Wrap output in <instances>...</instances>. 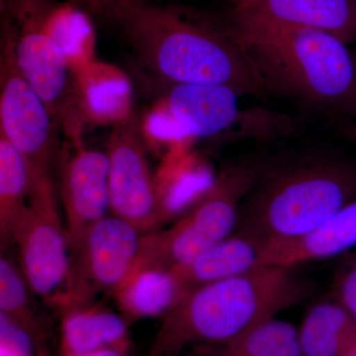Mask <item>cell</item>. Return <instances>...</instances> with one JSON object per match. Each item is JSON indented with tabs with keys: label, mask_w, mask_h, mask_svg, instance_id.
I'll list each match as a JSON object with an SVG mask.
<instances>
[{
	"label": "cell",
	"mask_w": 356,
	"mask_h": 356,
	"mask_svg": "<svg viewBox=\"0 0 356 356\" xmlns=\"http://www.w3.org/2000/svg\"><path fill=\"white\" fill-rule=\"evenodd\" d=\"M60 130L46 105L20 72L13 43L1 31L0 48V134L23 159L31 193H56L51 163Z\"/></svg>",
	"instance_id": "7"
},
{
	"label": "cell",
	"mask_w": 356,
	"mask_h": 356,
	"mask_svg": "<svg viewBox=\"0 0 356 356\" xmlns=\"http://www.w3.org/2000/svg\"><path fill=\"white\" fill-rule=\"evenodd\" d=\"M60 166V195L72 252L93 225L110 215L106 152L72 144Z\"/></svg>",
	"instance_id": "11"
},
{
	"label": "cell",
	"mask_w": 356,
	"mask_h": 356,
	"mask_svg": "<svg viewBox=\"0 0 356 356\" xmlns=\"http://www.w3.org/2000/svg\"><path fill=\"white\" fill-rule=\"evenodd\" d=\"M0 1H1V0H0Z\"/></svg>",
	"instance_id": "31"
},
{
	"label": "cell",
	"mask_w": 356,
	"mask_h": 356,
	"mask_svg": "<svg viewBox=\"0 0 356 356\" xmlns=\"http://www.w3.org/2000/svg\"><path fill=\"white\" fill-rule=\"evenodd\" d=\"M163 86L168 114L188 135L207 138L226 131L240 117L235 89L218 84L175 83Z\"/></svg>",
	"instance_id": "13"
},
{
	"label": "cell",
	"mask_w": 356,
	"mask_h": 356,
	"mask_svg": "<svg viewBox=\"0 0 356 356\" xmlns=\"http://www.w3.org/2000/svg\"><path fill=\"white\" fill-rule=\"evenodd\" d=\"M356 248V199L344 205L308 235L266 242L264 266L295 267L343 257Z\"/></svg>",
	"instance_id": "15"
},
{
	"label": "cell",
	"mask_w": 356,
	"mask_h": 356,
	"mask_svg": "<svg viewBox=\"0 0 356 356\" xmlns=\"http://www.w3.org/2000/svg\"><path fill=\"white\" fill-rule=\"evenodd\" d=\"M205 356H303L298 327L273 318L228 343L208 346Z\"/></svg>",
	"instance_id": "20"
},
{
	"label": "cell",
	"mask_w": 356,
	"mask_h": 356,
	"mask_svg": "<svg viewBox=\"0 0 356 356\" xmlns=\"http://www.w3.org/2000/svg\"><path fill=\"white\" fill-rule=\"evenodd\" d=\"M353 60H355V79H353V88H351L348 99L343 103L339 109L336 119H356V51H353Z\"/></svg>",
	"instance_id": "24"
},
{
	"label": "cell",
	"mask_w": 356,
	"mask_h": 356,
	"mask_svg": "<svg viewBox=\"0 0 356 356\" xmlns=\"http://www.w3.org/2000/svg\"><path fill=\"white\" fill-rule=\"evenodd\" d=\"M257 161L222 168L193 207L168 229L143 235L135 271H168L195 259L231 235L241 205L257 177Z\"/></svg>",
	"instance_id": "6"
},
{
	"label": "cell",
	"mask_w": 356,
	"mask_h": 356,
	"mask_svg": "<svg viewBox=\"0 0 356 356\" xmlns=\"http://www.w3.org/2000/svg\"><path fill=\"white\" fill-rule=\"evenodd\" d=\"M266 242L236 228L226 238L168 273L181 291H191L216 281L228 280L264 266Z\"/></svg>",
	"instance_id": "14"
},
{
	"label": "cell",
	"mask_w": 356,
	"mask_h": 356,
	"mask_svg": "<svg viewBox=\"0 0 356 356\" xmlns=\"http://www.w3.org/2000/svg\"><path fill=\"white\" fill-rule=\"evenodd\" d=\"M131 350V343L125 346H116V348H107L95 353H83V355H77L72 356H129Z\"/></svg>",
	"instance_id": "27"
},
{
	"label": "cell",
	"mask_w": 356,
	"mask_h": 356,
	"mask_svg": "<svg viewBox=\"0 0 356 356\" xmlns=\"http://www.w3.org/2000/svg\"><path fill=\"white\" fill-rule=\"evenodd\" d=\"M38 337L18 321L0 313L1 356H39Z\"/></svg>",
	"instance_id": "22"
},
{
	"label": "cell",
	"mask_w": 356,
	"mask_h": 356,
	"mask_svg": "<svg viewBox=\"0 0 356 356\" xmlns=\"http://www.w3.org/2000/svg\"><path fill=\"white\" fill-rule=\"evenodd\" d=\"M231 1L233 2V6H236V4L242 3L245 0H231Z\"/></svg>",
	"instance_id": "29"
},
{
	"label": "cell",
	"mask_w": 356,
	"mask_h": 356,
	"mask_svg": "<svg viewBox=\"0 0 356 356\" xmlns=\"http://www.w3.org/2000/svg\"><path fill=\"white\" fill-rule=\"evenodd\" d=\"M34 295L20 267L2 254L0 259V313L18 321L39 337L42 325L32 299Z\"/></svg>",
	"instance_id": "21"
},
{
	"label": "cell",
	"mask_w": 356,
	"mask_h": 356,
	"mask_svg": "<svg viewBox=\"0 0 356 356\" xmlns=\"http://www.w3.org/2000/svg\"><path fill=\"white\" fill-rule=\"evenodd\" d=\"M109 1L110 0H67V3L83 13L100 15Z\"/></svg>",
	"instance_id": "25"
},
{
	"label": "cell",
	"mask_w": 356,
	"mask_h": 356,
	"mask_svg": "<svg viewBox=\"0 0 356 356\" xmlns=\"http://www.w3.org/2000/svg\"><path fill=\"white\" fill-rule=\"evenodd\" d=\"M143 235L111 214L88 229L72 250L69 285L60 311L88 305L102 293L116 294L137 267Z\"/></svg>",
	"instance_id": "8"
},
{
	"label": "cell",
	"mask_w": 356,
	"mask_h": 356,
	"mask_svg": "<svg viewBox=\"0 0 356 356\" xmlns=\"http://www.w3.org/2000/svg\"><path fill=\"white\" fill-rule=\"evenodd\" d=\"M355 337V321L332 296L314 304L298 329L303 356H343Z\"/></svg>",
	"instance_id": "17"
},
{
	"label": "cell",
	"mask_w": 356,
	"mask_h": 356,
	"mask_svg": "<svg viewBox=\"0 0 356 356\" xmlns=\"http://www.w3.org/2000/svg\"><path fill=\"white\" fill-rule=\"evenodd\" d=\"M311 285L290 267L266 266L194 288L165 314L147 356L228 343L306 298Z\"/></svg>",
	"instance_id": "3"
},
{
	"label": "cell",
	"mask_w": 356,
	"mask_h": 356,
	"mask_svg": "<svg viewBox=\"0 0 356 356\" xmlns=\"http://www.w3.org/2000/svg\"><path fill=\"white\" fill-rule=\"evenodd\" d=\"M228 25L266 95L282 96L337 118L355 79V60L348 44L310 28Z\"/></svg>",
	"instance_id": "4"
},
{
	"label": "cell",
	"mask_w": 356,
	"mask_h": 356,
	"mask_svg": "<svg viewBox=\"0 0 356 356\" xmlns=\"http://www.w3.org/2000/svg\"><path fill=\"white\" fill-rule=\"evenodd\" d=\"M337 132L344 139L350 140V143L356 146V122L350 119H337L336 123Z\"/></svg>",
	"instance_id": "26"
},
{
	"label": "cell",
	"mask_w": 356,
	"mask_h": 356,
	"mask_svg": "<svg viewBox=\"0 0 356 356\" xmlns=\"http://www.w3.org/2000/svg\"><path fill=\"white\" fill-rule=\"evenodd\" d=\"M106 154L110 214L133 225L144 235L159 229L168 218L137 121L127 119L115 126Z\"/></svg>",
	"instance_id": "10"
},
{
	"label": "cell",
	"mask_w": 356,
	"mask_h": 356,
	"mask_svg": "<svg viewBox=\"0 0 356 356\" xmlns=\"http://www.w3.org/2000/svg\"><path fill=\"white\" fill-rule=\"evenodd\" d=\"M343 356H356V337L344 351Z\"/></svg>",
	"instance_id": "28"
},
{
	"label": "cell",
	"mask_w": 356,
	"mask_h": 356,
	"mask_svg": "<svg viewBox=\"0 0 356 356\" xmlns=\"http://www.w3.org/2000/svg\"><path fill=\"white\" fill-rule=\"evenodd\" d=\"M62 315L60 356L83 355L131 343V322L124 314L91 303L70 308Z\"/></svg>",
	"instance_id": "16"
},
{
	"label": "cell",
	"mask_w": 356,
	"mask_h": 356,
	"mask_svg": "<svg viewBox=\"0 0 356 356\" xmlns=\"http://www.w3.org/2000/svg\"><path fill=\"white\" fill-rule=\"evenodd\" d=\"M19 267L35 296L60 308L69 285L72 247L58 196H30L13 234Z\"/></svg>",
	"instance_id": "9"
},
{
	"label": "cell",
	"mask_w": 356,
	"mask_h": 356,
	"mask_svg": "<svg viewBox=\"0 0 356 356\" xmlns=\"http://www.w3.org/2000/svg\"><path fill=\"white\" fill-rule=\"evenodd\" d=\"M227 22L310 28L350 44L356 43V0H245L233 6Z\"/></svg>",
	"instance_id": "12"
},
{
	"label": "cell",
	"mask_w": 356,
	"mask_h": 356,
	"mask_svg": "<svg viewBox=\"0 0 356 356\" xmlns=\"http://www.w3.org/2000/svg\"><path fill=\"white\" fill-rule=\"evenodd\" d=\"M332 297L356 322V248L341 257L334 276Z\"/></svg>",
	"instance_id": "23"
},
{
	"label": "cell",
	"mask_w": 356,
	"mask_h": 356,
	"mask_svg": "<svg viewBox=\"0 0 356 356\" xmlns=\"http://www.w3.org/2000/svg\"><path fill=\"white\" fill-rule=\"evenodd\" d=\"M102 16L123 33L159 84H218L261 97L266 88L228 23L146 0H110Z\"/></svg>",
	"instance_id": "1"
},
{
	"label": "cell",
	"mask_w": 356,
	"mask_h": 356,
	"mask_svg": "<svg viewBox=\"0 0 356 356\" xmlns=\"http://www.w3.org/2000/svg\"><path fill=\"white\" fill-rule=\"evenodd\" d=\"M184 295L168 271L146 269L134 273L114 295L130 322L163 317Z\"/></svg>",
	"instance_id": "18"
},
{
	"label": "cell",
	"mask_w": 356,
	"mask_h": 356,
	"mask_svg": "<svg viewBox=\"0 0 356 356\" xmlns=\"http://www.w3.org/2000/svg\"><path fill=\"white\" fill-rule=\"evenodd\" d=\"M355 199V159L322 146L288 149L257 161L236 228L266 242L296 240Z\"/></svg>",
	"instance_id": "2"
},
{
	"label": "cell",
	"mask_w": 356,
	"mask_h": 356,
	"mask_svg": "<svg viewBox=\"0 0 356 356\" xmlns=\"http://www.w3.org/2000/svg\"><path fill=\"white\" fill-rule=\"evenodd\" d=\"M146 1H149V2H159V3H161V1H165V0H146Z\"/></svg>",
	"instance_id": "30"
},
{
	"label": "cell",
	"mask_w": 356,
	"mask_h": 356,
	"mask_svg": "<svg viewBox=\"0 0 356 356\" xmlns=\"http://www.w3.org/2000/svg\"><path fill=\"white\" fill-rule=\"evenodd\" d=\"M54 0H1V31L13 43L26 81L36 91L60 132L81 144L90 110L70 58L55 35Z\"/></svg>",
	"instance_id": "5"
},
{
	"label": "cell",
	"mask_w": 356,
	"mask_h": 356,
	"mask_svg": "<svg viewBox=\"0 0 356 356\" xmlns=\"http://www.w3.org/2000/svg\"><path fill=\"white\" fill-rule=\"evenodd\" d=\"M31 178L19 153L0 134V245L6 250L13 245L18 220L27 208Z\"/></svg>",
	"instance_id": "19"
}]
</instances>
